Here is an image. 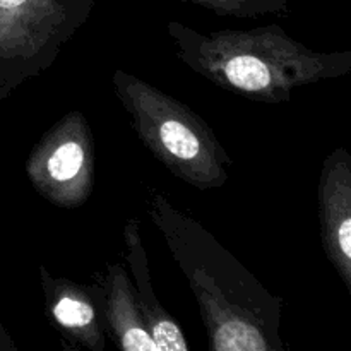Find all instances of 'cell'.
I'll use <instances>...</instances> for the list:
<instances>
[{
    "mask_svg": "<svg viewBox=\"0 0 351 351\" xmlns=\"http://www.w3.org/2000/svg\"><path fill=\"white\" fill-rule=\"evenodd\" d=\"M103 315L117 348L160 351L147 331L136 290L122 264H110L103 283Z\"/></svg>",
    "mask_w": 351,
    "mask_h": 351,
    "instance_id": "cell-9",
    "label": "cell"
},
{
    "mask_svg": "<svg viewBox=\"0 0 351 351\" xmlns=\"http://www.w3.org/2000/svg\"><path fill=\"white\" fill-rule=\"evenodd\" d=\"M147 215L199 305L211 351H283V298L271 293L201 223L151 192Z\"/></svg>",
    "mask_w": 351,
    "mask_h": 351,
    "instance_id": "cell-1",
    "label": "cell"
},
{
    "mask_svg": "<svg viewBox=\"0 0 351 351\" xmlns=\"http://www.w3.org/2000/svg\"><path fill=\"white\" fill-rule=\"evenodd\" d=\"M40 278L45 311L51 324L86 350L101 351L105 348L103 290L53 276L43 266L40 267Z\"/></svg>",
    "mask_w": 351,
    "mask_h": 351,
    "instance_id": "cell-7",
    "label": "cell"
},
{
    "mask_svg": "<svg viewBox=\"0 0 351 351\" xmlns=\"http://www.w3.org/2000/svg\"><path fill=\"white\" fill-rule=\"evenodd\" d=\"M112 84L136 136L173 177L197 191L228 182L232 158L191 106L123 69L113 72Z\"/></svg>",
    "mask_w": 351,
    "mask_h": 351,
    "instance_id": "cell-3",
    "label": "cell"
},
{
    "mask_svg": "<svg viewBox=\"0 0 351 351\" xmlns=\"http://www.w3.org/2000/svg\"><path fill=\"white\" fill-rule=\"evenodd\" d=\"M167 33L184 65L218 88L252 101L288 103L302 86L351 72L350 50H312L278 24L206 33L170 21Z\"/></svg>",
    "mask_w": 351,
    "mask_h": 351,
    "instance_id": "cell-2",
    "label": "cell"
},
{
    "mask_svg": "<svg viewBox=\"0 0 351 351\" xmlns=\"http://www.w3.org/2000/svg\"><path fill=\"white\" fill-rule=\"evenodd\" d=\"M317 209L322 249L351 293V156L346 147H336L324 160Z\"/></svg>",
    "mask_w": 351,
    "mask_h": 351,
    "instance_id": "cell-6",
    "label": "cell"
},
{
    "mask_svg": "<svg viewBox=\"0 0 351 351\" xmlns=\"http://www.w3.org/2000/svg\"><path fill=\"white\" fill-rule=\"evenodd\" d=\"M34 191L57 208L86 204L95 191V137L88 120L74 110L34 144L24 165Z\"/></svg>",
    "mask_w": 351,
    "mask_h": 351,
    "instance_id": "cell-5",
    "label": "cell"
},
{
    "mask_svg": "<svg viewBox=\"0 0 351 351\" xmlns=\"http://www.w3.org/2000/svg\"><path fill=\"white\" fill-rule=\"evenodd\" d=\"M182 2L206 7L218 16L242 17V19L288 12V0H182Z\"/></svg>",
    "mask_w": 351,
    "mask_h": 351,
    "instance_id": "cell-10",
    "label": "cell"
},
{
    "mask_svg": "<svg viewBox=\"0 0 351 351\" xmlns=\"http://www.w3.org/2000/svg\"><path fill=\"white\" fill-rule=\"evenodd\" d=\"M96 0H0V101L53 65Z\"/></svg>",
    "mask_w": 351,
    "mask_h": 351,
    "instance_id": "cell-4",
    "label": "cell"
},
{
    "mask_svg": "<svg viewBox=\"0 0 351 351\" xmlns=\"http://www.w3.org/2000/svg\"><path fill=\"white\" fill-rule=\"evenodd\" d=\"M123 240L127 247V261H129L130 273L136 281V297L139 302L141 312L146 321L147 331L153 336L154 343L160 351H187L191 350L184 331L178 322L170 315V312L160 304L151 285L149 264L147 254L144 249L143 237L139 232V221L136 218L127 219L123 226Z\"/></svg>",
    "mask_w": 351,
    "mask_h": 351,
    "instance_id": "cell-8",
    "label": "cell"
}]
</instances>
